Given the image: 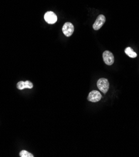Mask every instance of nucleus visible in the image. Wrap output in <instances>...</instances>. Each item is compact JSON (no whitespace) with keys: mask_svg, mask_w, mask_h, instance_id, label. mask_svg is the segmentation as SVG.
<instances>
[{"mask_svg":"<svg viewBox=\"0 0 139 157\" xmlns=\"http://www.w3.org/2000/svg\"><path fill=\"white\" fill-rule=\"evenodd\" d=\"M109 82L106 78H100L97 82V87L100 91L104 93H106L109 89Z\"/></svg>","mask_w":139,"mask_h":157,"instance_id":"1","label":"nucleus"},{"mask_svg":"<svg viewBox=\"0 0 139 157\" xmlns=\"http://www.w3.org/2000/svg\"><path fill=\"white\" fill-rule=\"evenodd\" d=\"M62 32L66 36L69 37L71 36L74 32V26L71 23L67 22L63 26Z\"/></svg>","mask_w":139,"mask_h":157,"instance_id":"2","label":"nucleus"},{"mask_svg":"<svg viewBox=\"0 0 139 157\" xmlns=\"http://www.w3.org/2000/svg\"><path fill=\"white\" fill-rule=\"evenodd\" d=\"M105 20H106V18L105 16L103 15H100L97 17L96 21L95 22L94 25H93V28H94L95 30H98V29H100L105 24Z\"/></svg>","mask_w":139,"mask_h":157,"instance_id":"3","label":"nucleus"},{"mask_svg":"<svg viewBox=\"0 0 139 157\" xmlns=\"http://www.w3.org/2000/svg\"><path fill=\"white\" fill-rule=\"evenodd\" d=\"M45 20L48 24H54L57 22V16L53 12H48L45 14Z\"/></svg>","mask_w":139,"mask_h":157,"instance_id":"4","label":"nucleus"},{"mask_svg":"<svg viewBox=\"0 0 139 157\" xmlns=\"http://www.w3.org/2000/svg\"><path fill=\"white\" fill-rule=\"evenodd\" d=\"M103 59L107 65H112L114 63V56L110 51H105L104 52Z\"/></svg>","mask_w":139,"mask_h":157,"instance_id":"5","label":"nucleus"},{"mask_svg":"<svg viewBox=\"0 0 139 157\" xmlns=\"http://www.w3.org/2000/svg\"><path fill=\"white\" fill-rule=\"evenodd\" d=\"M101 99V95L98 91L93 90L88 94V100L91 102H97Z\"/></svg>","mask_w":139,"mask_h":157,"instance_id":"6","label":"nucleus"},{"mask_svg":"<svg viewBox=\"0 0 139 157\" xmlns=\"http://www.w3.org/2000/svg\"><path fill=\"white\" fill-rule=\"evenodd\" d=\"M16 87L18 89L20 90H22L25 89V88H30V89H31V88L33 87V85L30 81H25V82L20 81L17 83Z\"/></svg>","mask_w":139,"mask_h":157,"instance_id":"7","label":"nucleus"},{"mask_svg":"<svg viewBox=\"0 0 139 157\" xmlns=\"http://www.w3.org/2000/svg\"><path fill=\"white\" fill-rule=\"evenodd\" d=\"M125 53L131 58H136L137 56V53L132 50L131 47H127L125 50Z\"/></svg>","mask_w":139,"mask_h":157,"instance_id":"8","label":"nucleus"},{"mask_svg":"<svg viewBox=\"0 0 139 157\" xmlns=\"http://www.w3.org/2000/svg\"><path fill=\"white\" fill-rule=\"evenodd\" d=\"M20 157H33V155L26 150H22L20 153Z\"/></svg>","mask_w":139,"mask_h":157,"instance_id":"9","label":"nucleus"}]
</instances>
